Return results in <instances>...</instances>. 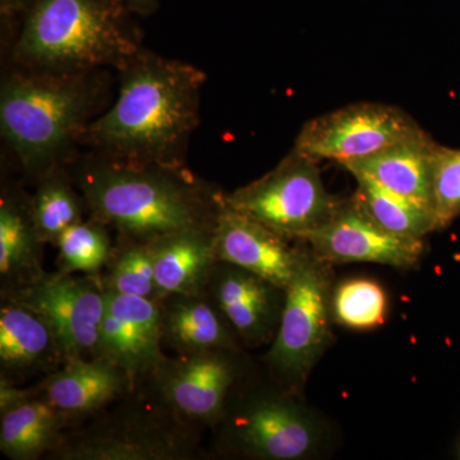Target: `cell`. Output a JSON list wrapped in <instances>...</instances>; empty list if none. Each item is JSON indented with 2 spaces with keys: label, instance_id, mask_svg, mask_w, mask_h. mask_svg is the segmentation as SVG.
I'll list each match as a JSON object with an SVG mask.
<instances>
[{
  "label": "cell",
  "instance_id": "obj_8",
  "mask_svg": "<svg viewBox=\"0 0 460 460\" xmlns=\"http://www.w3.org/2000/svg\"><path fill=\"white\" fill-rule=\"evenodd\" d=\"M341 201L326 190L316 160L295 148L259 180L224 193L229 208L296 241L325 226Z\"/></svg>",
  "mask_w": 460,
  "mask_h": 460
},
{
  "label": "cell",
  "instance_id": "obj_3",
  "mask_svg": "<svg viewBox=\"0 0 460 460\" xmlns=\"http://www.w3.org/2000/svg\"><path fill=\"white\" fill-rule=\"evenodd\" d=\"M102 98L95 71L21 68L3 81L0 129L27 174L38 180L66 164Z\"/></svg>",
  "mask_w": 460,
  "mask_h": 460
},
{
  "label": "cell",
  "instance_id": "obj_28",
  "mask_svg": "<svg viewBox=\"0 0 460 460\" xmlns=\"http://www.w3.org/2000/svg\"><path fill=\"white\" fill-rule=\"evenodd\" d=\"M432 202L438 230L460 217V148L438 145L432 171Z\"/></svg>",
  "mask_w": 460,
  "mask_h": 460
},
{
  "label": "cell",
  "instance_id": "obj_30",
  "mask_svg": "<svg viewBox=\"0 0 460 460\" xmlns=\"http://www.w3.org/2000/svg\"><path fill=\"white\" fill-rule=\"evenodd\" d=\"M31 2L32 0H0V5L3 13L9 14L27 9Z\"/></svg>",
  "mask_w": 460,
  "mask_h": 460
},
{
  "label": "cell",
  "instance_id": "obj_2",
  "mask_svg": "<svg viewBox=\"0 0 460 460\" xmlns=\"http://www.w3.org/2000/svg\"><path fill=\"white\" fill-rule=\"evenodd\" d=\"M90 217L119 237L151 242L189 229L214 228L223 190L181 168L127 164L91 155L69 168Z\"/></svg>",
  "mask_w": 460,
  "mask_h": 460
},
{
  "label": "cell",
  "instance_id": "obj_11",
  "mask_svg": "<svg viewBox=\"0 0 460 460\" xmlns=\"http://www.w3.org/2000/svg\"><path fill=\"white\" fill-rule=\"evenodd\" d=\"M0 296L26 305L49 321L65 345L68 361L99 358L100 332L107 305L102 274L47 272L31 286Z\"/></svg>",
  "mask_w": 460,
  "mask_h": 460
},
{
  "label": "cell",
  "instance_id": "obj_19",
  "mask_svg": "<svg viewBox=\"0 0 460 460\" xmlns=\"http://www.w3.org/2000/svg\"><path fill=\"white\" fill-rule=\"evenodd\" d=\"M438 145L423 129L377 153L349 160L341 165L356 180L374 181L390 192L413 199L434 210L432 171Z\"/></svg>",
  "mask_w": 460,
  "mask_h": 460
},
{
  "label": "cell",
  "instance_id": "obj_10",
  "mask_svg": "<svg viewBox=\"0 0 460 460\" xmlns=\"http://www.w3.org/2000/svg\"><path fill=\"white\" fill-rule=\"evenodd\" d=\"M422 131V127L401 108L358 102L305 122L293 148L316 162L334 160L341 165Z\"/></svg>",
  "mask_w": 460,
  "mask_h": 460
},
{
  "label": "cell",
  "instance_id": "obj_29",
  "mask_svg": "<svg viewBox=\"0 0 460 460\" xmlns=\"http://www.w3.org/2000/svg\"><path fill=\"white\" fill-rule=\"evenodd\" d=\"M114 4L126 9L128 13L150 16L159 9V0H111Z\"/></svg>",
  "mask_w": 460,
  "mask_h": 460
},
{
  "label": "cell",
  "instance_id": "obj_15",
  "mask_svg": "<svg viewBox=\"0 0 460 460\" xmlns=\"http://www.w3.org/2000/svg\"><path fill=\"white\" fill-rule=\"evenodd\" d=\"M288 238L223 202L214 228L215 256L286 288L295 278L307 246Z\"/></svg>",
  "mask_w": 460,
  "mask_h": 460
},
{
  "label": "cell",
  "instance_id": "obj_14",
  "mask_svg": "<svg viewBox=\"0 0 460 460\" xmlns=\"http://www.w3.org/2000/svg\"><path fill=\"white\" fill-rule=\"evenodd\" d=\"M206 293L222 311L243 347L272 343L286 302L284 288L246 269L217 261Z\"/></svg>",
  "mask_w": 460,
  "mask_h": 460
},
{
  "label": "cell",
  "instance_id": "obj_27",
  "mask_svg": "<svg viewBox=\"0 0 460 460\" xmlns=\"http://www.w3.org/2000/svg\"><path fill=\"white\" fill-rule=\"evenodd\" d=\"M332 308V319L339 325L368 332L385 323L386 293L375 280L354 278L334 287Z\"/></svg>",
  "mask_w": 460,
  "mask_h": 460
},
{
  "label": "cell",
  "instance_id": "obj_23",
  "mask_svg": "<svg viewBox=\"0 0 460 460\" xmlns=\"http://www.w3.org/2000/svg\"><path fill=\"white\" fill-rule=\"evenodd\" d=\"M31 196L33 223L44 244H56L65 230L90 217L68 166L59 165L36 180Z\"/></svg>",
  "mask_w": 460,
  "mask_h": 460
},
{
  "label": "cell",
  "instance_id": "obj_13",
  "mask_svg": "<svg viewBox=\"0 0 460 460\" xmlns=\"http://www.w3.org/2000/svg\"><path fill=\"white\" fill-rule=\"evenodd\" d=\"M105 293L99 358L122 368L138 385L165 357L159 302Z\"/></svg>",
  "mask_w": 460,
  "mask_h": 460
},
{
  "label": "cell",
  "instance_id": "obj_24",
  "mask_svg": "<svg viewBox=\"0 0 460 460\" xmlns=\"http://www.w3.org/2000/svg\"><path fill=\"white\" fill-rule=\"evenodd\" d=\"M358 187L353 199L372 219L390 233L402 237L425 239L438 230L434 210L394 192L374 181L357 180Z\"/></svg>",
  "mask_w": 460,
  "mask_h": 460
},
{
  "label": "cell",
  "instance_id": "obj_17",
  "mask_svg": "<svg viewBox=\"0 0 460 460\" xmlns=\"http://www.w3.org/2000/svg\"><path fill=\"white\" fill-rule=\"evenodd\" d=\"M33 385L45 401L71 420L72 429L137 386L122 368L102 358L69 359Z\"/></svg>",
  "mask_w": 460,
  "mask_h": 460
},
{
  "label": "cell",
  "instance_id": "obj_7",
  "mask_svg": "<svg viewBox=\"0 0 460 460\" xmlns=\"http://www.w3.org/2000/svg\"><path fill=\"white\" fill-rule=\"evenodd\" d=\"M332 290L330 263L307 247L295 278L286 288L279 329L262 357L266 370L290 394L302 392L332 344Z\"/></svg>",
  "mask_w": 460,
  "mask_h": 460
},
{
  "label": "cell",
  "instance_id": "obj_25",
  "mask_svg": "<svg viewBox=\"0 0 460 460\" xmlns=\"http://www.w3.org/2000/svg\"><path fill=\"white\" fill-rule=\"evenodd\" d=\"M107 292L141 296L160 302L163 296L156 284L150 243L140 239L115 238L114 250L102 274Z\"/></svg>",
  "mask_w": 460,
  "mask_h": 460
},
{
  "label": "cell",
  "instance_id": "obj_16",
  "mask_svg": "<svg viewBox=\"0 0 460 460\" xmlns=\"http://www.w3.org/2000/svg\"><path fill=\"white\" fill-rule=\"evenodd\" d=\"M68 361L59 335L42 314L17 302L0 304V380L26 385Z\"/></svg>",
  "mask_w": 460,
  "mask_h": 460
},
{
  "label": "cell",
  "instance_id": "obj_4",
  "mask_svg": "<svg viewBox=\"0 0 460 460\" xmlns=\"http://www.w3.org/2000/svg\"><path fill=\"white\" fill-rule=\"evenodd\" d=\"M129 14L111 0H32L14 59L33 71H119L142 50Z\"/></svg>",
  "mask_w": 460,
  "mask_h": 460
},
{
  "label": "cell",
  "instance_id": "obj_12",
  "mask_svg": "<svg viewBox=\"0 0 460 460\" xmlns=\"http://www.w3.org/2000/svg\"><path fill=\"white\" fill-rule=\"evenodd\" d=\"M314 256L329 263L370 262L411 269L425 253V239L390 233L356 199H343L325 226L301 239Z\"/></svg>",
  "mask_w": 460,
  "mask_h": 460
},
{
  "label": "cell",
  "instance_id": "obj_18",
  "mask_svg": "<svg viewBox=\"0 0 460 460\" xmlns=\"http://www.w3.org/2000/svg\"><path fill=\"white\" fill-rule=\"evenodd\" d=\"M72 429L71 420L45 401L35 385L0 380V452L11 460L47 458Z\"/></svg>",
  "mask_w": 460,
  "mask_h": 460
},
{
  "label": "cell",
  "instance_id": "obj_9",
  "mask_svg": "<svg viewBox=\"0 0 460 460\" xmlns=\"http://www.w3.org/2000/svg\"><path fill=\"white\" fill-rule=\"evenodd\" d=\"M248 370L243 349L165 354L142 384L181 420L210 429L233 387Z\"/></svg>",
  "mask_w": 460,
  "mask_h": 460
},
{
  "label": "cell",
  "instance_id": "obj_22",
  "mask_svg": "<svg viewBox=\"0 0 460 460\" xmlns=\"http://www.w3.org/2000/svg\"><path fill=\"white\" fill-rule=\"evenodd\" d=\"M214 228L183 230L148 242L163 296L206 292L217 262Z\"/></svg>",
  "mask_w": 460,
  "mask_h": 460
},
{
  "label": "cell",
  "instance_id": "obj_1",
  "mask_svg": "<svg viewBox=\"0 0 460 460\" xmlns=\"http://www.w3.org/2000/svg\"><path fill=\"white\" fill-rule=\"evenodd\" d=\"M119 74L117 102L90 122L80 142L113 162L184 166L199 123L205 72L142 49Z\"/></svg>",
  "mask_w": 460,
  "mask_h": 460
},
{
  "label": "cell",
  "instance_id": "obj_21",
  "mask_svg": "<svg viewBox=\"0 0 460 460\" xmlns=\"http://www.w3.org/2000/svg\"><path fill=\"white\" fill-rule=\"evenodd\" d=\"M163 347L174 354L242 349L234 330L208 293L168 295L159 302Z\"/></svg>",
  "mask_w": 460,
  "mask_h": 460
},
{
  "label": "cell",
  "instance_id": "obj_5",
  "mask_svg": "<svg viewBox=\"0 0 460 460\" xmlns=\"http://www.w3.org/2000/svg\"><path fill=\"white\" fill-rule=\"evenodd\" d=\"M204 431L181 420L141 383L87 422L68 429L47 459H201Z\"/></svg>",
  "mask_w": 460,
  "mask_h": 460
},
{
  "label": "cell",
  "instance_id": "obj_6",
  "mask_svg": "<svg viewBox=\"0 0 460 460\" xmlns=\"http://www.w3.org/2000/svg\"><path fill=\"white\" fill-rule=\"evenodd\" d=\"M233 387L205 447L204 458L302 460L316 453L321 429L313 413L274 380H248ZM269 372V371H268Z\"/></svg>",
  "mask_w": 460,
  "mask_h": 460
},
{
  "label": "cell",
  "instance_id": "obj_26",
  "mask_svg": "<svg viewBox=\"0 0 460 460\" xmlns=\"http://www.w3.org/2000/svg\"><path fill=\"white\" fill-rule=\"evenodd\" d=\"M115 241L111 228L95 217L75 224L58 238L57 271L63 274L100 275L107 268Z\"/></svg>",
  "mask_w": 460,
  "mask_h": 460
},
{
  "label": "cell",
  "instance_id": "obj_20",
  "mask_svg": "<svg viewBox=\"0 0 460 460\" xmlns=\"http://www.w3.org/2000/svg\"><path fill=\"white\" fill-rule=\"evenodd\" d=\"M44 246L33 223L31 196L4 187L0 199V295L40 280Z\"/></svg>",
  "mask_w": 460,
  "mask_h": 460
}]
</instances>
